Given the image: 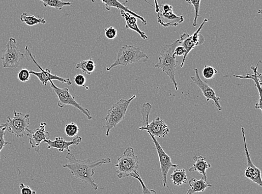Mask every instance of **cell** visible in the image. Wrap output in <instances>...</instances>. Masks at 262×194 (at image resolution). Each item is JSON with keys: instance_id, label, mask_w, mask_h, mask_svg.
<instances>
[{"instance_id": "cell-39", "label": "cell", "mask_w": 262, "mask_h": 194, "mask_svg": "<svg viewBox=\"0 0 262 194\" xmlns=\"http://www.w3.org/2000/svg\"><path fill=\"white\" fill-rule=\"evenodd\" d=\"M6 127V124H3L0 125V130Z\"/></svg>"}, {"instance_id": "cell-25", "label": "cell", "mask_w": 262, "mask_h": 194, "mask_svg": "<svg viewBox=\"0 0 262 194\" xmlns=\"http://www.w3.org/2000/svg\"><path fill=\"white\" fill-rule=\"evenodd\" d=\"M96 65L92 59L88 60H82L78 63L76 66L77 69H79L84 73L91 75V74L94 72L96 69Z\"/></svg>"}, {"instance_id": "cell-20", "label": "cell", "mask_w": 262, "mask_h": 194, "mask_svg": "<svg viewBox=\"0 0 262 194\" xmlns=\"http://www.w3.org/2000/svg\"><path fill=\"white\" fill-rule=\"evenodd\" d=\"M207 177L202 176L200 180L192 178L189 181L190 189L187 191V194H192L199 192H204L205 190L212 186L207 183Z\"/></svg>"}, {"instance_id": "cell-32", "label": "cell", "mask_w": 262, "mask_h": 194, "mask_svg": "<svg viewBox=\"0 0 262 194\" xmlns=\"http://www.w3.org/2000/svg\"><path fill=\"white\" fill-rule=\"evenodd\" d=\"M74 81L76 85L78 86V87H83L87 90H89V88L86 86H85V83L86 82V78L85 76L82 74H78L76 75L75 77H74Z\"/></svg>"}, {"instance_id": "cell-29", "label": "cell", "mask_w": 262, "mask_h": 194, "mask_svg": "<svg viewBox=\"0 0 262 194\" xmlns=\"http://www.w3.org/2000/svg\"><path fill=\"white\" fill-rule=\"evenodd\" d=\"M218 71L212 66L205 65L202 72L203 77L207 79H211L214 78Z\"/></svg>"}, {"instance_id": "cell-1", "label": "cell", "mask_w": 262, "mask_h": 194, "mask_svg": "<svg viewBox=\"0 0 262 194\" xmlns=\"http://www.w3.org/2000/svg\"><path fill=\"white\" fill-rule=\"evenodd\" d=\"M66 158L67 163L62 165L63 168L69 170L73 176L91 186L94 190H97L99 188V185L96 183L93 178L95 170L102 165L111 163L109 157L101 158L94 161H91L90 159L82 161L70 152H68Z\"/></svg>"}, {"instance_id": "cell-38", "label": "cell", "mask_w": 262, "mask_h": 194, "mask_svg": "<svg viewBox=\"0 0 262 194\" xmlns=\"http://www.w3.org/2000/svg\"><path fill=\"white\" fill-rule=\"evenodd\" d=\"M155 10H156V12L157 13H158L159 12V5H158V1L157 0H155Z\"/></svg>"}, {"instance_id": "cell-13", "label": "cell", "mask_w": 262, "mask_h": 194, "mask_svg": "<svg viewBox=\"0 0 262 194\" xmlns=\"http://www.w3.org/2000/svg\"><path fill=\"white\" fill-rule=\"evenodd\" d=\"M47 123L42 122L35 130H27L26 135L29 139L31 147L36 152H39L40 145L45 140L49 139L50 134L45 130Z\"/></svg>"}, {"instance_id": "cell-9", "label": "cell", "mask_w": 262, "mask_h": 194, "mask_svg": "<svg viewBox=\"0 0 262 194\" xmlns=\"http://www.w3.org/2000/svg\"><path fill=\"white\" fill-rule=\"evenodd\" d=\"M25 50V52L30 56L34 64H35L39 68L40 70H41L40 72H36L31 70L30 71L31 75L36 76L43 85H47L50 81L54 80L60 81L62 84H66L68 85H72V82L70 78H65L59 77L56 75H53L48 68H46L45 70L43 69V68L38 64L35 59H34L29 47L26 46Z\"/></svg>"}, {"instance_id": "cell-31", "label": "cell", "mask_w": 262, "mask_h": 194, "mask_svg": "<svg viewBox=\"0 0 262 194\" xmlns=\"http://www.w3.org/2000/svg\"><path fill=\"white\" fill-rule=\"evenodd\" d=\"M31 73L29 70L25 69L21 70L18 73V78L21 82L25 83L29 81L31 79Z\"/></svg>"}, {"instance_id": "cell-19", "label": "cell", "mask_w": 262, "mask_h": 194, "mask_svg": "<svg viewBox=\"0 0 262 194\" xmlns=\"http://www.w3.org/2000/svg\"><path fill=\"white\" fill-rule=\"evenodd\" d=\"M121 15L125 21V28L126 30H132L139 34L142 39H148V37L144 32H142L137 24V19L135 16L129 13L121 10Z\"/></svg>"}, {"instance_id": "cell-7", "label": "cell", "mask_w": 262, "mask_h": 194, "mask_svg": "<svg viewBox=\"0 0 262 194\" xmlns=\"http://www.w3.org/2000/svg\"><path fill=\"white\" fill-rule=\"evenodd\" d=\"M16 40L10 38L2 56L3 66L5 68H16L19 67L25 55L20 52L16 46Z\"/></svg>"}, {"instance_id": "cell-6", "label": "cell", "mask_w": 262, "mask_h": 194, "mask_svg": "<svg viewBox=\"0 0 262 194\" xmlns=\"http://www.w3.org/2000/svg\"><path fill=\"white\" fill-rule=\"evenodd\" d=\"M14 117H7L6 127L8 132L17 138H22L26 134L30 125V115L16 111L13 112Z\"/></svg>"}, {"instance_id": "cell-27", "label": "cell", "mask_w": 262, "mask_h": 194, "mask_svg": "<svg viewBox=\"0 0 262 194\" xmlns=\"http://www.w3.org/2000/svg\"><path fill=\"white\" fill-rule=\"evenodd\" d=\"M152 109V105L151 104L146 102L142 105L141 113L142 115V118H143V126H145L149 121L150 114Z\"/></svg>"}, {"instance_id": "cell-26", "label": "cell", "mask_w": 262, "mask_h": 194, "mask_svg": "<svg viewBox=\"0 0 262 194\" xmlns=\"http://www.w3.org/2000/svg\"><path fill=\"white\" fill-rule=\"evenodd\" d=\"M42 2L45 8H53L58 10H62L65 7L72 5L71 2H65L62 0H39Z\"/></svg>"}, {"instance_id": "cell-37", "label": "cell", "mask_w": 262, "mask_h": 194, "mask_svg": "<svg viewBox=\"0 0 262 194\" xmlns=\"http://www.w3.org/2000/svg\"><path fill=\"white\" fill-rule=\"evenodd\" d=\"M159 7H161L162 8V11L164 13H168L170 12V11H173V7L171 5L168 4H164L159 6Z\"/></svg>"}, {"instance_id": "cell-36", "label": "cell", "mask_w": 262, "mask_h": 194, "mask_svg": "<svg viewBox=\"0 0 262 194\" xmlns=\"http://www.w3.org/2000/svg\"><path fill=\"white\" fill-rule=\"evenodd\" d=\"M186 53V50L183 46L179 45L178 47H176L174 49V52L173 55L174 57H180L182 56H184Z\"/></svg>"}, {"instance_id": "cell-34", "label": "cell", "mask_w": 262, "mask_h": 194, "mask_svg": "<svg viewBox=\"0 0 262 194\" xmlns=\"http://www.w3.org/2000/svg\"><path fill=\"white\" fill-rule=\"evenodd\" d=\"M7 130V127H4L0 130V153L3 148L8 145H11V143L6 141L4 138L5 135V130ZM0 159H1V156H0Z\"/></svg>"}, {"instance_id": "cell-16", "label": "cell", "mask_w": 262, "mask_h": 194, "mask_svg": "<svg viewBox=\"0 0 262 194\" xmlns=\"http://www.w3.org/2000/svg\"><path fill=\"white\" fill-rule=\"evenodd\" d=\"M158 22L165 27L177 26L184 21L183 16H178L173 13V11L164 13L159 9L157 15Z\"/></svg>"}, {"instance_id": "cell-24", "label": "cell", "mask_w": 262, "mask_h": 194, "mask_svg": "<svg viewBox=\"0 0 262 194\" xmlns=\"http://www.w3.org/2000/svg\"><path fill=\"white\" fill-rule=\"evenodd\" d=\"M22 22L28 26H34L38 24H45L47 21L42 18H37L33 15H29L27 13H22L20 16Z\"/></svg>"}, {"instance_id": "cell-22", "label": "cell", "mask_w": 262, "mask_h": 194, "mask_svg": "<svg viewBox=\"0 0 262 194\" xmlns=\"http://www.w3.org/2000/svg\"><path fill=\"white\" fill-rule=\"evenodd\" d=\"M180 41L181 42L180 45L183 46L186 50V53L184 56L183 60H182L180 65L181 67H183L187 55L196 46V45L192 42L191 36L188 33H184L181 34Z\"/></svg>"}, {"instance_id": "cell-3", "label": "cell", "mask_w": 262, "mask_h": 194, "mask_svg": "<svg viewBox=\"0 0 262 194\" xmlns=\"http://www.w3.org/2000/svg\"><path fill=\"white\" fill-rule=\"evenodd\" d=\"M181 44L180 39L176 40L171 44L164 45L158 57V62L155 67L161 69L169 77L174 85L175 90H179L178 84L175 78L178 61L173 54L174 49Z\"/></svg>"}, {"instance_id": "cell-35", "label": "cell", "mask_w": 262, "mask_h": 194, "mask_svg": "<svg viewBox=\"0 0 262 194\" xmlns=\"http://www.w3.org/2000/svg\"><path fill=\"white\" fill-rule=\"evenodd\" d=\"M20 193L21 194H36V191L33 190L29 186H26L23 183H21L19 186Z\"/></svg>"}, {"instance_id": "cell-11", "label": "cell", "mask_w": 262, "mask_h": 194, "mask_svg": "<svg viewBox=\"0 0 262 194\" xmlns=\"http://www.w3.org/2000/svg\"><path fill=\"white\" fill-rule=\"evenodd\" d=\"M195 75L191 76L192 81L194 82L202 91L203 96L206 98L207 101L213 100L216 108L219 111L223 110V107L221 106L219 100L220 98L216 95L215 91L209 86L207 82H204L199 75L197 68L194 69Z\"/></svg>"}, {"instance_id": "cell-5", "label": "cell", "mask_w": 262, "mask_h": 194, "mask_svg": "<svg viewBox=\"0 0 262 194\" xmlns=\"http://www.w3.org/2000/svg\"><path fill=\"white\" fill-rule=\"evenodd\" d=\"M135 98L136 95H134L129 99L119 100L115 104H113L110 109L108 110L105 118L106 127V135L107 136L109 135L111 130L115 128L125 118L131 102Z\"/></svg>"}, {"instance_id": "cell-2", "label": "cell", "mask_w": 262, "mask_h": 194, "mask_svg": "<svg viewBox=\"0 0 262 194\" xmlns=\"http://www.w3.org/2000/svg\"><path fill=\"white\" fill-rule=\"evenodd\" d=\"M117 170V177L119 179L132 177L137 180L140 183L143 193H156L153 190H150L144 184L138 172L139 169L138 157L135 155L132 147H128L125 150L122 155L117 159L115 165Z\"/></svg>"}, {"instance_id": "cell-21", "label": "cell", "mask_w": 262, "mask_h": 194, "mask_svg": "<svg viewBox=\"0 0 262 194\" xmlns=\"http://www.w3.org/2000/svg\"><path fill=\"white\" fill-rule=\"evenodd\" d=\"M193 160L195 161V163L189 169V172L196 171L203 176L207 177V170L211 168V164L206 161V158L201 156H194Z\"/></svg>"}, {"instance_id": "cell-18", "label": "cell", "mask_w": 262, "mask_h": 194, "mask_svg": "<svg viewBox=\"0 0 262 194\" xmlns=\"http://www.w3.org/2000/svg\"><path fill=\"white\" fill-rule=\"evenodd\" d=\"M95 1H96V0H92L93 3H95ZM100 1L102 3L104 4L105 6V8L107 10L110 11L112 8H117L118 9H119L120 10H124V11H125V12L129 13L130 14H132L136 17V18L141 20L142 23H143V25H147V21L143 18V17H142L140 15L136 14L135 13L133 12V11L130 10L129 9H128L127 7H125V4L126 3L122 4L121 2H119L118 0H100Z\"/></svg>"}, {"instance_id": "cell-14", "label": "cell", "mask_w": 262, "mask_h": 194, "mask_svg": "<svg viewBox=\"0 0 262 194\" xmlns=\"http://www.w3.org/2000/svg\"><path fill=\"white\" fill-rule=\"evenodd\" d=\"M139 129L141 131L146 130L147 133H150L158 138H164L170 132L168 125L160 117H157L152 122L148 123L145 126L140 127Z\"/></svg>"}, {"instance_id": "cell-15", "label": "cell", "mask_w": 262, "mask_h": 194, "mask_svg": "<svg viewBox=\"0 0 262 194\" xmlns=\"http://www.w3.org/2000/svg\"><path fill=\"white\" fill-rule=\"evenodd\" d=\"M82 137L79 136H77L71 141H67L59 136V137L55 138L54 141L48 139L44 140L43 142L48 145V149L55 148L59 152H62L66 150L68 152H70V147L73 145L78 146L82 142Z\"/></svg>"}, {"instance_id": "cell-10", "label": "cell", "mask_w": 262, "mask_h": 194, "mask_svg": "<svg viewBox=\"0 0 262 194\" xmlns=\"http://www.w3.org/2000/svg\"><path fill=\"white\" fill-rule=\"evenodd\" d=\"M148 133L149 134L154 144H155V146L158 153L159 163H160V171L162 176L163 187L167 186L169 188L167 184V175L169 173V171L172 168H178L179 165L173 164L171 161V158H170L167 154L165 152L163 148L161 147V145L159 144V143L156 139V137L150 133Z\"/></svg>"}, {"instance_id": "cell-8", "label": "cell", "mask_w": 262, "mask_h": 194, "mask_svg": "<svg viewBox=\"0 0 262 194\" xmlns=\"http://www.w3.org/2000/svg\"><path fill=\"white\" fill-rule=\"evenodd\" d=\"M49 82L50 83V87L52 88L56 96H57L59 99L58 106L60 108H63L66 105H71L76 107L89 120L93 119L90 111L87 108L84 107L81 104L78 103L75 99V97L70 94L69 89L66 88H59L56 87L53 81H50Z\"/></svg>"}, {"instance_id": "cell-23", "label": "cell", "mask_w": 262, "mask_h": 194, "mask_svg": "<svg viewBox=\"0 0 262 194\" xmlns=\"http://www.w3.org/2000/svg\"><path fill=\"white\" fill-rule=\"evenodd\" d=\"M170 179L172 180L174 185L180 186L186 184L187 181L186 170L184 169H175L170 175Z\"/></svg>"}, {"instance_id": "cell-33", "label": "cell", "mask_w": 262, "mask_h": 194, "mask_svg": "<svg viewBox=\"0 0 262 194\" xmlns=\"http://www.w3.org/2000/svg\"><path fill=\"white\" fill-rule=\"evenodd\" d=\"M105 36L109 39H114L118 36V31L115 27L110 26L105 29Z\"/></svg>"}, {"instance_id": "cell-4", "label": "cell", "mask_w": 262, "mask_h": 194, "mask_svg": "<svg viewBox=\"0 0 262 194\" xmlns=\"http://www.w3.org/2000/svg\"><path fill=\"white\" fill-rule=\"evenodd\" d=\"M148 56L141 50L140 48L133 45H125L119 49L116 60L110 66L106 68L107 71H110L117 66H127L139 62H145Z\"/></svg>"}, {"instance_id": "cell-12", "label": "cell", "mask_w": 262, "mask_h": 194, "mask_svg": "<svg viewBox=\"0 0 262 194\" xmlns=\"http://www.w3.org/2000/svg\"><path fill=\"white\" fill-rule=\"evenodd\" d=\"M242 133L244 142V150L245 152H246L247 160V167L246 171H245V176H246V178L253 181L255 184H258L259 186H262L261 171L255 166L251 160V158H250V154L247 146L246 136H245V129L244 127H242Z\"/></svg>"}, {"instance_id": "cell-30", "label": "cell", "mask_w": 262, "mask_h": 194, "mask_svg": "<svg viewBox=\"0 0 262 194\" xmlns=\"http://www.w3.org/2000/svg\"><path fill=\"white\" fill-rule=\"evenodd\" d=\"M188 4L193 5L195 10V18L193 20V26H197V20L199 16V11H200L201 0H185Z\"/></svg>"}, {"instance_id": "cell-28", "label": "cell", "mask_w": 262, "mask_h": 194, "mask_svg": "<svg viewBox=\"0 0 262 194\" xmlns=\"http://www.w3.org/2000/svg\"><path fill=\"white\" fill-rule=\"evenodd\" d=\"M79 131L78 125L74 123H71L66 125L65 133L68 137H75Z\"/></svg>"}, {"instance_id": "cell-17", "label": "cell", "mask_w": 262, "mask_h": 194, "mask_svg": "<svg viewBox=\"0 0 262 194\" xmlns=\"http://www.w3.org/2000/svg\"><path fill=\"white\" fill-rule=\"evenodd\" d=\"M261 63V61H259L257 64L256 67L252 66L251 69L253 72V74H250L249 73H247V75L246 76H239V75H234V77L239 78H243V79H252L254 81L255 87L257 88L259 93V99L257 103H256L255 105V109H259L261 110V106H262V101H261V73L258 72V67L259 64Z\"/></svg>"}]
</instances>
